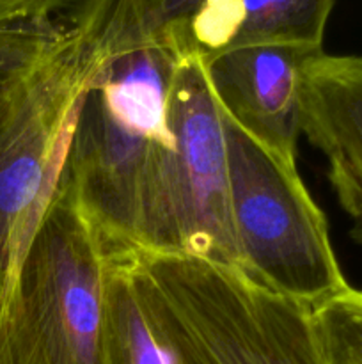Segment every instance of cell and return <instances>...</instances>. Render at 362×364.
<instances>
[{
	"mask_svg": "<svg viewBox=\"0 0 362 364\" xmlns=\"http://www.w3.org/2000/svg\"><path fill=\"white\" fill-rule=\"evenodd\" d=\"M126 46L116 0L0 21V326L85 92Z\"/></svg>",
	"mask_w": 362,
	"mask_h": 364,
	"instance_id": "obj_1",
	"label": "cell"
},
{
	"mask_svg": "<svg viewBox=\"0 0 362 364\" xmlns=\"http://www.w3.org/2000/svg\"><path fill=\"white\" fill-rule=\"evenodd\" d=\"M181 52L160 32L112 57L85 92L62 164L105 256L137 251L141 199L153 155L170 139L167 102Z\"/></svg>",
	"mask_w": 362,
	"mask_h": 364,
	"instance_id": "obj_2",
	"label": "cell"
},
{
	"mask_svg": "<svg viewBox=\"0 0 362 364\" xmlns=\"http://www.w3.org/2000/svg\"><path fill=\"white\" fill-rule=\"evenodd\" d=\"M124 258L153 331L177 364H330L311 309L241 270L190 256Z\"/></svg>",
	"mask_w": 362,
	"mask_h": 364,
	"instance_id": "obj_3",
	"label": "cell"
},
{
	"mask_svg": "<svg viewBox=\"0 0 362 364\" xmlns=\"http://www.w3.org/2000/svg\"><path fill=\"white\" fill-rule=\"evenodd\" d=\"M167 127L170 139L149 164L135 252L190 256L240 270L224 112L197 53L177 66Z\"/></svg>",
	"mask_w": 362,
	"mask_h": 364,
	"instance_id": "obj_4",
	"label": "cell"
},
{
	"mask_svg": "<svg viewBox=\"0 0 362 364\" xmlns=\"http://www.w3.org/2000/svg\"><path fill=\"white\" fill-rule=\"evenodd\" d=\"M0 364H106L105 252L62 174L18 267Z\"/></svg>",
	"mask_w": 362,
	"mask_h": 364,
	"instance_id": "obj_5",
	"label": "cell"
},
{
	"mask_svg": "<svg viewBox=\"0 0 362 364\" xmlns=\"http://www.w3.org/2000/svg\"><path fill=\"white\" fill-rule=\"evenodd\" d=\"M231 215L240 270L266 290L309 309L350 288L330 244L325 215L297 169L224 114Z\"/></svg>",
	"mask_w": 362,
	"mask_h": 364,
	"instance_id": "obj_6",
	"label": "cell"
},
{
	"mask_svg": "<svg viewBox=\"0 0 362 364\" xmlns=\"http://www.w3.org/2000/svg\"><path fill=\"white\" fill-rule=\"evenodd\" d=\"M322 50L254 45L202 59L222 112L290 169H297V144L302 134V70Z\"/></svg>",
	"mask_w": 362,
	"mask_h": 364,
	"instance_id": "obj_7",
	"label": "cell"
},
{
	"mask_svg": "<svg viewBox=\"0 0 362 364\" xmlns=\"http://www.w3.org/2000/svg\"><path fill=\"white\" fill-rule=\"evenodd\" d=\"M300 130L325 155L337 201L362 244V57L316 52L300 77Z\"/></svg>",
	"mask_w": 362,
	"mask_h": 364,
	"instance_id": "obj_8",
	"label": "cell"
},
{
	"mask_svg": "<svg viewBox=\"0 0 362 364\" xmlns=\"http://www.w3.org/2000/svg\"><path fill=\"white\" fill-rule=\"evenodd\" d=\"M336 0H204L174 43L202 59L254 45L323 48Z\"/></svg>",
	"mask_w": 362,
	"mask_h": 364,
	"instance_id": "obj_9",
	"label": "cell"
},
{
	"mask_svg": "<svg viewBox=\"0 0 362 364\" xmlns=\"http://www.w3.org/2000/svg\"><path fill=\"white\" fill-rule=\"evenodd\" d=\"M106 364H177L138 301L123 255L105 256Z\"/></svg>",
	"mask_w": 362,
	"mask_h": 364,
	"instance_id": "obj_10",
	"label": "cell"
},
{
	"mask_svg": "<svg viewBox=\"0 0 362 364\" xmlns=\"http://www.w3.org/2000/svg\"><path fill=\"white\" fill-rule=\"evenodd\" d=\"M311 315L330 364H362V290L350 287Z\"/></svg>",
	"mask_w": 362,
	"mask_h": 364,
	"instance_id": "obj_11",
	"label": "cell"
},
{
	"mask_svg": "<svg viewBox=\"0 0 362 364\" xmlns=\"http://www.w3.org/2000/svg\"><path fill=\"white\" fill-rule=\"evenodd\" d=\"M204 0H153L156 21L163 36L174 43L176 36ZM176 45V43H174Z\"/></svg>",
	"mask_w": 362,
	"mask_h": 364,
	"instance_id": "obj_12",
	"label": "cell"
},
{
	"mask_svg": "<svg viewBox=\"0 0 362 364\" xmlns=\"http://www.w3.org/2000/svg\"><path fill=\"white\" fill-rule=\"evenodd\" d=\"M73 0H0V21L50 16L66 9Z\"/></svg>",
	"mask_w": 362,
	"mask_h": 364,
	"instance_id": "obj_13",
	"label": "cell"
}]
</instances>
